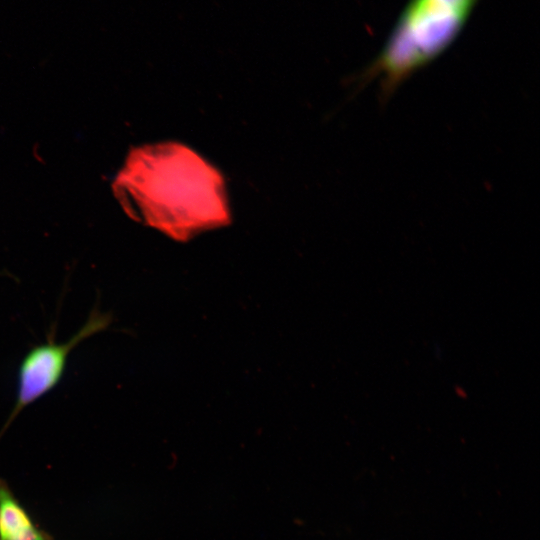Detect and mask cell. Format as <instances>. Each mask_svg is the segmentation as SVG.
<instances>
[{"instance_id": "obj_1", "label": "cell", "mask_w": 540, "mask_h": 540, "mask_svg": "<svg viewBox=\"0 0 540 540\" xmlns=\"http://www.w3.org/2000/svg\"><path fill=\"white\" fill-rule=\"evenodd\" d=\"M113 190L133 220L176 240H188L231 220L221 173L178 142L131 149Z\"/></svg>"}, {"instance_id": "obj_2", "label": "cell", "mask_w": 540, "mask_h": 540, "mask_svg": "<svg viewBox=\"0 0 540 540\" xmlns=\"http://www.w3.org/2000/svg\"><path fill=\"white\" fill-rule=\"evenodd\" d=\"M478 0H409L386 43L360 74L359 84L379 80L388 98L415 71L457 38Z\"/></svg>"}, {"instance_id": "obj_4", "label": "cell", "mask_w": 540, "mask_h": 540, "mask_svg": "<svg viewBox=\"0 0 540 540\" xmlns=\"http://www.w3.org/2000/svg\"><path fill=\"white\" fill-rule=\"evenodd\" d=\"M0 540H53L0 478Z\"/></svg>"}, {"instance_id": "obj_3", "label": "cell", "mask_w": 540, "mask_h": 540, "mask_svg": "<svg viewBox=\"0 0 540 540\" xmlns=\"http://www.w3.org/2000/svg\"><path fill=\"white\" fill-rule=\"evenodd\" d=\"M111 317L94 309L84 325L67 341L57 343L53 338L32 347L21 360L16 400L2 433L28 406L52 391L61 381L70 353L86 339L104 331Z\"/></svg>"}]
</instances>
